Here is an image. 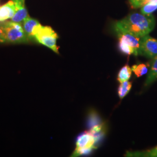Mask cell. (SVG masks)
<instances>
[{"label":"cell","instance_id":"3","mask_svg":"<svg viewBox=\"0 0 157 157\" xmlns=\"http://www.w3.org/2000/svg\"><path fill=\"white\" fill-rule=\"evenodd\" d=\"M119 48L126 55L138 56L140 45L141 37L127 33L118 34Z\"/></svg>","mask_w":157,"mask_h":157},{"label":"cell","instance_id":"16","mask_svg":"<svg viewBox=\"0 0 157 157\" xmlns=\"http://www.w3.org/2000/svg\"><path fill=\"white\" fill-rule=\"evenodd\" d=\"M157 10V0H150L141 7V13L145 15H151Z\"/></svg>","mask_w":157,"mask_h":157},{"label":"cell","instance_id":"18","mask_svg":"<svg viewBox=\"0 0 157 157\" xmlns=\"http://www.w3.org/2000/svg\"><path fill=\"white\" fill-rule=\"evenodd\" d=\"M6 43L5 33H4L3 28L0 23V43Z\"/></svg>","mask_w":157,"mask_h":157},{"label":"cell","instance_id":"12","mask_svg":"<svg viewBox=\"0 0 157 157\" xmlns=\"http://www.w3.org/2000/svg\"><path fill=\"white\" fill-rule=\"evenodd\" d=\"M132 70L129 65L126 64L124 65L118 72L117 77L118 82L121 83L126 81H128L132 76Z\"/></svg>","mask_w":157,"mask_h":157},{"label":"cell","instance_id":"2","mask_svg":"<svg viewBox=\"0 0 157 157\" xmlns=\"http://www.w3.org/2000/svg\"><path fill=\"white\" fill-rule=\"evenodd\" d=\"M5 33L6 43L13 44L27 43L30 37L25 33L20 23L6 22L0 23Z\"/></svg>","mask_w":157,"mask_h":157},{"label":"cell","instance_id":"8","mask_svg":"<svg viewBox=\"0 0 157 157\" xmlns=\"http://www.w3.org/2000/svg\"><path fill=\"white\" fill-rule=\"evenodd\" d=\"M23 28L30 38L34 37L41 25L37 20L28 17L23 21Z\"/></svg>","mask_w":157,"mask_h":157},{"label":"cell","instance_id":"10","mask_svg":"<svg viewBox=\"0 0 157 157\" xmlns=\"http://www.w3.org/2000/svg\"><path fill=\"white\" fill-rule=\"evenodd\" d=\"M157 80V56L152 59L148 73L144 83L145 86L151 85Z\"/></svg>","mask_w":157,"mask_h":157},{"label":"cell","instance_id":"13","mask_svg":"<svg viewBox=\"0 0 157 157\" xmlns=\"http://www.w3.org/2000/svg\"><path fill=\"white\" fill-rule=\"evenodd\" d=\"M150 67V63H140L133 65L132 70L137 78H140L148 73Z\"/></svg>","mask_w":157,"mask_h":157},{"label":"cell","instance_id":"6","mask_svg":"<svg viewBox=\"0 0 157 157\" xmlns=\"http://www.w3.org/2000/svg\"><path fill=\"white\" fill-rule=\"evenodd\" d=\"M95 140L94 136L90 132H84L78 136L76 141L75 149H95Z\"/></svg>","mask_w":157,"mask_h":157},{"label":"cell","instance_id":"7","mask_svg":"<svg viewBox=\"0 0 157 157\" xmlns=\"http://www.w3.org/2000/svg\"><path fill=\"white\" fill-rule=\"evenodd\" d=\"M16 7L15 15L11 18L14 22L21 23L29 17L28 11L25 6V0H12Z\"/></svg>","mask_w":157,"mask_h":157},{"label":"cell","instance_id":"5","mask_svg":"<svg viewBox=\"0 0 157 157\" xmlns=\"http://www.w3.org/2000/svg\"><path fill=\"white\" fill-rule=\"evenodd\" d=\"M139 55L151 59L157 56V40L149 34L141 37Z\"/></svg>","mask_w":157,"mask_h":157},{"label":"cell","instance_id":"14","mask_svg":"<svg viewBox=\"0 0 157 157\" xmlns=\"http://www.w3.org/2000/svg\"><path fill=\"white\" fill-rule=\"evenodd\" d=\"M102 123L103 121L97 112H95L94 110H92L89 112L87 121V125L89 129H90L95 125Z\"/></svg>","mask_w":157,"mask_h":157},{"label":"cell","instance_id":"15","mask_svg":"<svg viewBox=\"0 0 157 157\" xmlns=\"http://www.w3.org/2000/svg\"><path fill=\"white\" fill-rule=\"evenodd\" d=\"M132 87V83L131 82L126 81L121 83L118 89V94L120 99L122 100L127 95L131 90Z\"/></svg>","mask_w":157,"mask_h":157},{"label":"cell","instance_id":"9","mask_svg":"<svg viewBox=\"0 0 157 157\" xmlns=\"http://www.w3.org/2000/svg\"><path fill=\"white\" fill-rule=\"evenodd\" d=\"M16 11V7L12 0L9 1L4 6H0V22L13 17Z\"/></svg>","mask_w":157,"mask_h":157},{"label":"cell","instance_id":"4","mask_svg":"<svg viewBox=\"0 0 157 157\" xmlns=\"http://www.w3.org/2000/svg\"><path fill=\"white\" fill-rule=\"evenodd\" d=\"M34 37L40 44L50 48L56 54H59V47L56 45L58 36L50 26L41 25Z\"/></svg>","mask_w":157,"mask_h":157},{"label":"cell","instance_id":"17","mask_svg":"<svg viewBox=\"0 0 157 157\" xmlns=\"http://www.w3.org/2000/svg\"><path fill=\"white\" fill-rule=\"evenodd\" d=\"M150 0H129L130 4L132 8H138L145 5Z\"/></svg>","mask_w":157,"mask_h":157},{"label":"cell","instance_id":"1","mask_svg":"<svg viewBox=\"0 0 157 157\" xmlns=\"http://www.w3.org/2000/svg\"><path fill=\"white\" fill-rule=\"evenodd\" d=\"M155 25V20L152 14L133 13L117 22L114 29L117 34L127 33L142 37L151 32Z\"/></svg>","mask_w":157,"mask_h":157},{"label":"cell","instance_id":"11","mask_svg":"<svg viewBox=\"0 0 157 157\" xmlns=\"http://www.w3.org/2000/svg\"><path fill=\"white\" fill-rule=\"evenodd\" d=\"M125 156L129 157H157V146L146 151H128L126 152Z\"/></svg>","mask_w":157,"mask_h":157}]
</instances>
